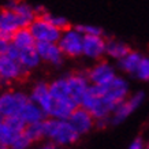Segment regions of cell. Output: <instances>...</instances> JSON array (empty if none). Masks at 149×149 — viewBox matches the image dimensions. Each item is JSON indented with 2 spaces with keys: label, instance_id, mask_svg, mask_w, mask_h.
I'll return each instance as SVG.
<instances>
[{
  "label": "cell",
  "instance_id": "obj_1",
  "mask_svg": "<svg viewBox=\"0 0 149 149\" xmlns=\"http://www.w3.org/2000/svg\"><path fill=\"white\" fill-rule=\"evenodd\" d=\"M44 126H45V138L60 148L74 145L81 137L67 119L47 118L44 120Z\"/></svg>",
  "mask_w": 149,
  "mask_h": 149
},
{
  "label": "cell",
  "instance_id": "obj_2",
  "mask_svg": "<svg viewBox=\"0 0 149 149\" xmlns=\"http://www.w3.org/2000/svg\"><path fill=\"white\" fill-rule=\"evenodd\" d=\"M29 101V95L22 91L10 89L0 93V113L3 118L17 116Z\"/></svg>",
  "mask_w": 149,
  "mask_h": 149
},
{
  "label": "cell",
  "instance_id": "obj_3",
  "mask_svg": "<svg viewBox=\"0 0 149 149\" xmlns=\"http://www.w3.org/2000/svg\"><path fill=\"white\" fill-rule=\"evenodd\" d=\"M100 95H103L113 107H116L118 104H120L123 100H126L130 96V88L129 84L123 77H116L112 81H109L105 85H95Z\"/></svg>",
  "mask_w": 149,
  "mask_h": 149
},
{
  "label": "cell",
  "instance_id": "obj_4",
  "mask_svg": "<svg viewBox=\"0 0 149 149\" xmlns=\"http://www.w3.org/2000/svg\"><path fill=\"white\" fill-rule=\"evenodd\" d=\"M145 101V93L142 91H138L133 93L123 100L120 104H118L115 109L112 111L111 116H109V123L111 125H120L130 116L133 112H136Z\"/></svg>",
  "mask_w": 149,
  "mask_h": 149
},
{
  "label": "cell",
  "instance_id": "obj_5",
  "mask_svg": "<svg viewBox=\"0 0 149 149\" xmlns=\"http://www.w3.org/2000/svg\"><path fill=\"white\" fill-rule=\"evenodd\" d=\"M59 47L64 56L68 58H78L82 55V47H84V34L77 27H68L62 32L60 38L58 41Z\"/></svg>",
  "mask_w": 149,
  "mask_h": 149
},
{
  "label": "cell",
  "instance_id": "obj_6",
  "mask_svg": "<svg viewBox=\"0 0 149 149\" xmlns=\"http://www.w3.org/2000/svg\"><path fill=\"white\" fill-rule=\"evenodd\" d=\"M29 30L32 32L36 42H58L62 34V30L55 27L44 17H37L29 25Z\"/></svg>",
  "mask_w": 149,
  "mask_h": 149
},
{
  "label": "cell",
  "instance_id": "obj_7",
  "mask_svg": "<svg viewBox=\"0 0 149 149\" xmlns=\"http://www.w3.org/2000/svg\"><path fill=\"white\" fill-rule=\"evenodd\" d=\"M26 70L22 67L19 60L13 55L7 54L6 56L0 58V81L4 84L19 81L25 77Z\"/></svg>",
  "mask_w": 149,
  "mask_h": 149
},
{
  "label": "cell",
  "instance_id": "obj_8",
  "mask_svg": "<svg viewBox=\"0 0 149 149\" xmlns=\"http://www.w3.org/2000/svg\"><path fill=\"white\" fill-rule=\"evenodd\" d=\"M26 123L17 115V116L4 118L0 122V144L8 146L13 144L15 138L25 131Z\"/></svg>",
  "mask_w": 149,
  "mask_h": 149
},
{
  "label": "cell",
  "instance_id": "obj_9",
  "mask_svg": "<svg viewBox=\"0 0 149 149\" xmlns=\"http://www.w3.org/2000/svg\"><path fill=\"white\" fill-rule=\"evenodd\" d=\"M91 85H105L116 77V70L111 63L105 60H99L86 72Z\"/></svg>",
  "mask_w": 149,
  "mask_h": 149
},
{
  "label": "cell",
  "instance_id": "obj_10",
  "mask_svg": "<svg viewBox=\"0 0 149 149\" xmlns=\"http://www.w3.org/2000/svg\"><path fill=\"white\" fill-rule=\"evenodd\" d=\"M67 120L71 123V126L75 129L79 136H85L96 127V119L93 118V115L82 107H77L74 109Z\"/></svg>",
  "mask_w": 149,
  "mask_h": 149
},
{
  "label": "cell",
  "instance_id": "obj_11",
  "mask_svg": "<svg viewBox=\"0 0 149 149\" xmlns=\"http://www.w3.org/2000/svg\"><path fill=\"white\" fill-rule=\"evenodd\" d=\"M66 81H67L68 85V91H70V95L75 101L81 103V100L84 99V96L86 95V92L89 91L91 88V82L88 79V75L86 72H74V74H68L66 77Z\"/></svg>",
  "mask_w": 149,
  "mask_h": 149
},
{
  "label": "cell",
  "instance_id": "obj_12",
  "mask_svg": "<svg viewBox=\"0 0 149 149\" xmlns=\"http://www.w3.org/2000/svg\"><path fill=\"white\" fill-rule=\"evenodd\" d=\"M36 49L41 62H45L52 66H60L63 63L64 54L58 42H36Z\"/></svg>",
  "mask_w": 149,
  "mask_h": 149
},
{
  "label": "cell",
  "instance_id": "obj_13",
  "mask_svg": "<svg viewBox=\"0 0 149 149\" xmlns=\"http://www.w3.org/2000/svg\"><path fill=\"white\" fill-rule=\"evenodd\" d=\"M107 40L103 36H84L82 55L92 60H100L105 55Z\"/></svg>",
  "mask_w": 149,
  "mask_h": 149
},
{
  "label": "cell",
  "instance_id": "obj_14",
  "mask_svg": "<svg viewBox=\"0 0 149 149\" xmlns=\"http://www.w3.org/2000/svg\"><path fill=\"white\" fill-rule=\"evenodd\" d=\"M22 27H26L23 25V22L21 21L17 14L14 13L13 10L6 8L4 11L0 13V36L6 37V38H10L14 36V33L22 29Z\"/></svg>",
  "mask_w": 149,
  "mask_h": 149
},
{
  "label": "cell",
  "instance_id": "obj_15",
  "mask_svg": "<svg viewBox=\"0 0 149 149\" xmlns=\"http://www.w3.org/2000/svg\"><path fill=\"white\" fill-rule=\"evenodd\" d=\"M29 99L30 101L36 103L37 105H40L41 109L45 112V115L48 113L51 104H52V96L49 92V84L47 82H37L33 85V88L29 92Z\"/></svg>",
  "mask_w": 149,
  "mask_h": 149
},
{
  "label": "cell",
  "instance_id": "obj_16",
  "mask_svg": "<svg viewBox=\"0 0 149 149\" xmlns=\"http://www.w3.org/2000/svg\"><path fill=\"white\" fill-rule=\"evenodd\" d=\"M10 55H13L19 60V63L22 64V67L26 70V71H30L33 68H36L38 64L41 63V59L38 56V52H37L36 47H32V48H25V49H17L15 47H10L8 51Z\"/></svg>",
  "mask_w": 149,
  "mask_h": 149
},
{
  "label": "cell",
  "instance_id": "obj_17",
  "mask_svg": "<svg viewBox=\"0 0 149 149\" xmlns=\"http://www.w3.org/2000/svg\"><path fill=\"white\" fill-rule=\"evenodd\" d=\"M18 116L21 118V119H22L26 125H32V123L42 122V120H45V119H47L45 112L41 109V107H40V105H37L36 103L30 101V99H29V101L25 104V107H23L22 111L19 112Z\"/></svg>",
  "mask_w": 149,
  "mask_h": 149
},
{
  "label": "cell",
  "instance_id": "obj_18",
  "mask_svg": "<svg viewBox=\"0 0 149 149\" xmlns=\"http://www.w3.org/2000/svg\"><path fill=\"white\" fill-rule=\"evenodd\" d=\"M7 8L13 10L14 13L21 18V21H22L23 25L26 27H29V25L37 18L36 8H33L32 6L25 3V1H11L7 6Z\"/></svg>",
  "mask_w": 149,
  "mask_h": 149
},
{
  "label": "cell",
  "instance_id": "obj_19",
  "mask_svg": "<svg viewBox=\"0 0 149 149\" xmlns=\"http://www.w3.org/2000/svg\"><path fill=\"white\" fill-rule=\"evenodd\" d=\"M49 92L52 99L56 101H68V100H74L70 95L68 91V85L66 81V77L62 78H56L55 81H52L49 84ZM75 101V100H74ZM77 103V101H75Z\"/></svg>",
  "mask_w": 149,
  "mask_h": 149
},
{
  "label": "cell",
  "instance_id": "obj_20",
  "mask_svg": "<svg viewBox=\"0 0 149 149\" xmlns=\"http://www.w3.org/2000/svg\"><path fill=\"white\" fill-rule=\"evenodd\" d=\"M142 56H144V55L140 54L138 51H130L125 58H122L120 60H118V68H119L120 71H123L125 74L133 75V74L136 72Z\"/></svg>",
  "mask_w": 149,
  "mask_h": 149
},
{
  "label": "cell",
  "instance_id": "obj_21",
  "mask_svg": "<svg viewBox=\"0 0 149 149\" xmlns=\"http://www.w3.org/2000/svg\"><path fill=\"white\" fill-rule=\"evenodd\" d=\"M11 44L17 49H25V48L36 47V40L32 32L29 30V27H22L14 33V36L11 37Z\"/></svg>",
  "mask_w": 149,
  "mask_h": 149
},
{
  "label": "cell",
  "instance_id": "obj_22",
  "mask_svg": "<svg viewBox=\"0 0 149 149\" xmlns=\"http://www.w3.org/2000/svg\"><path fill=\"white\" fill-rule=\"evenodd\" d=\"M130 47L127 45L126 42H123L120 40H115V38H111V40H107V48H105V55L109 56L111 59H115V60H120L122 58H125L129 52H130Z\"/></svg>",
  "mask_w": 149,
  "mask_h": 149
},
{
  "label": "cell",
  "instance_id": "obj_23",
  "mask_svg": "<svg viewBox=\"0 0 149 149\" xmlns=\"http://www.w3.org/2000/svg\"><path fill=\"white\" fill-rule=\"evenodd\" d=\"M25 134H26L33 142H38V141L45 138V126H44V120L42 122L32 123V125H26L25 127Z\"/></svg>",
  "mask_w": 149,
  "mask_h": 149
},
{
  "label": "cell",
  "instance_id": "obj_24",
  "mask_svg": "<svg viewBox=\"0 0 149 149\" xmlns=\"http://www.w3.org/2000/svg\"><path fill=\"white\" fill-rule=\"evenodd\" d=\"M133 77L137 78L138 81L149 82V56H142L136 72L133 74Z\"/></svg>",
  "mask_w": 149,
  "mask_h": 149
},
{
  "label": "cell",
  "instance_id": "obj_25",
  "mask_svg": "<svg viewBox=\"0 0 149 149\" xmlns=\"http://www.w3.org/2000/svg\"><path fill=\"white\" fill-rule=\"evenodd\" d=\"M40 17H44V18H47L48 21H49L52 25H54L55 27H58L59 30H66V29H68V21L64 17H59V15H52V14H49V13H44L42 15H40Z\"/></svg>",
  "mask_w": 149,
  "mask_h": 149
},
{
  "label": "cell",
  "instance_id": "obj_26",
  "mask_svg": "<svg viewBox=\"0 0 149 149\" xmlns=\"http://www.w3.org/2000/svg\"><path fill=\"white\" fill-rule=\"evenodd\" d=\"M33 144H34V142H33V141L25 134V131H23L22 134H19V136L15 138V141L10 145V149H30Z\"/></svg>",
  "mask_w": 149,
  "mask_h": 149
},
{
  "label": "cell",
  "instance_id": "obj_27",
  "mask_svg": "<svg viewBox=\"0 0 149 149\" xmlns=\"http://www.w3.org/2000/svg\"><path fill=\"white\" fill-rule=\"evenodd\" d=\"M77 29L84 36H103V29L95 25H78Z\"/></svg>",
  "mask_w": 149,
  "mask_h": 149
},
{
  "label": "cell",
  "instance_id": "obj_28",
  "mask_svg": "<svg viewBox=\"0 0 149 149\" xmlns=\"http://www.w3.org/2000/svg\"><path fill=\"white\" fill-rule=\"evenodd\" d=\"M10 47H11V40L0 36V58H3L8 54Z\"/></svg>",
  "mask_w": 149,
  "mask_h": 149
},
{
  "label": "cell",
  "instance_id": "obj_29",
  "mask_svg": "<svg viewBox=\"0 0 149 149\" xmlns=\"http://www.w3.org/2000/svg\"><path fill=\"white\" fill-rule=\"evenodd\" d=\"M146 148V142L142 137H136L134 140L131 141V144L129 145L127 149H145Z\"/></svg>",
  "mask_w": 149,
  "mask_h": 149
},
{
  "label": "cell",
  "instance_id": "obj_30",
  "mask_svg": "<svg viewBox=\"0 0 149 149\" xmlns=\"http://www.w3.org/2000/svg\"><path fill=\"white\" fill-rule=\"evenodd\" d=\"M36 149H60V146H58V145H55L54 142H45V144L40 145V146H37Z\"/></svg>",
  "mask_w": 149,
  "mask_h": 149
},
{
  "label": "cell",
  "instance_id": "obj_31",
  "mask_svg": "<svg viewBox=\"0 0 149 149\" xmlns=\"http://www.w3.org/2000/svg\"><path fill=\"white\" fill-rule=\"evenodd\" d=\"M0 149H10L8 146H6V145H3V144H0Z\"/></svg>",
  "mask_w": 149,
  "mask_h": 149
},
{
  "label": "cell",
  "instance_id": "obj_32",
  "mask_svg": "<svg viewBox=\"0 0 149 149\" xmlns=\"http://www.w3.org/2000/svg\"><path fill=\"white\" fill-rule=\"evenodd\" d=\"M3 119H4V118H3V115H1V113H0V122H1V120H3Z\"/></svg>",
  "mask_w": 149,
  "mask_h": 149
},
{
  "label": "cell",
  "instance_id": "obj_33",
  "mask_svg": "<svg viewBox=\"0 0 149 149\" xmlns=\"http://www.w3.org/2000/svg\"><path fill=\"white\" fill-rule=\"evenodd\" d=\"M145 149H149V141L146 142V148H145Z\"/></svg>",
  "mask_w": 149,
  "mask_h": 149
},
{
  "label": "cell",
  "instance_id": "obj_34",
  "mask_svg": "<svg viewBox=\"0 0 149 149\" xmlns=\"http://www.w3.org/2000/svg\"><path fill=\"white\" fill-rule=\"evenodd\" d=\"M0 84H1V81H0Z\"/></svg>",
  "mask_w": 149,
  "mask_h": 149
}]
</instances>
